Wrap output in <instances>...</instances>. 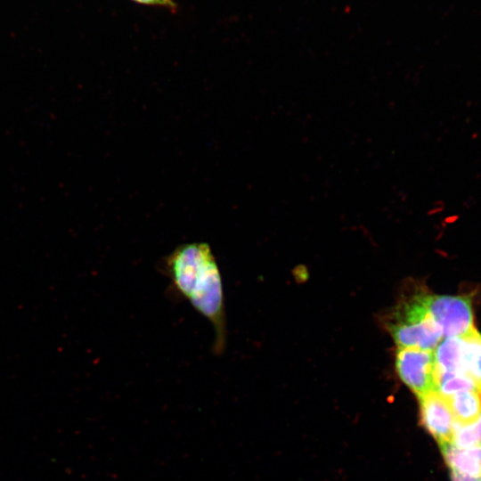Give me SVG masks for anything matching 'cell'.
<instances>
[{
  "instance_id": "6da1fadb",
  "label": "cell",
  "mask_w": 481,
  "mask_h": 481,
  "mask_svg": "<svg viewBox=\"0 0 481 481\" xmlns=\"http://www.w3.org/2000/svg\"><path fill=\"white\" fill-rule=\"evenodd\" d=\"M160 267L177 294L210 322L213 352L223 354L227 339L224 286L210 245L194 241L176 246L164 257Z\"/></svg>"
},
{
  "instance_id": "7a4b0ae2",
  "label": "cell",
  "mask_w": 481,
  "mask_h": 481,
  "mask_svg": "<svg viewBox=\"0 0 481 481\" xmlns=\"http://www.w3.org/2000/svg\"><path fill=\"white\" fill-rule=\"evenodd\" d=\"M387 328L399 347L434 350L443 338L441 329L422 301V294L399 305Z\"/></svg>"
},
{
  "instance_id": "3957f363",
  "label": "cell",
  "mask_w": 481,
  "mask_h": 481,
  "mask_svg": "<svg viewBox=\"0 0 481 481\" xmlns=\"http://www.w3.org/2000/svg\"><path fill=\"white\" fill-rule=\"evenodd\" d=\"M422 301L443 337H463L475 329L469 296L422 294Z\"/></svg>"
},
{
  "instance_id": "277c9868",
  "label": "cell",
  "mask_w": 481,
  "mask_h": 481,
  "mask_svg": "<svg viewBox=\"0 0 481 481\" xmlns=\"http://www.w3.org/2000/svg\"><path fill=\"white\" fill-rule=\"evenodd\" d=\"M395 370L401 380L418 396L436 391V364L434 350L399 347Z\"/></svg>"
},
{
  "instance_id": "5b68a950",
  "label": "cell",
  "mask_w": 481,
  "mask_h": 481,
  "mask_svg": "<svg viewBox=\"0 0 481 481\" xmlns=\"http://www.w3.org/2000/svg\"><path fill=\"white\" fill-rule=\"evenodd\" d=\"M420 420L439 444L452 440L455 419L449 401L437 391L420 397Z\"/></svg>"
},
{
  "instance_id": "8992f818",
  "label": "cell",
  "mask_w": 481,
  "mask_h": 481,
  "mask_svg": "<svg viewBox=\"0 0 481 481\" xmlns=\"http://www.w3.org/2000/svg\"><path fill=\"white\" fill-rule=\"evenodd\" d=\"M440 446L451 471L469 477H481V444L470 448H458L449 442Z\"/></svg>"
},
{
  "instance_id": "52a82bcc",
  "label": "cell",
  "mask_w": 481,
  "mask_h": 481,
  "mask_svg": "<svg viewBox=\"0 0 481 481\" xmlns=\"http://www.w3.org/2000/svg\"><path fill=\"white\" fill-rule=\"evenodd\" d=\"M463 337L445 338L434 350L436 373H464Z\"/></svg>"
},
{
  "instance_id": "ba28073f",
  "label": "cell",
  "mask_w": 481,
  "mask_h": 481,
  "mask_svg": "<svg viewBox=\"0 0 481 481\" xmlns=\"http://www.w3.org/2000/svg\"><path fill=\"white\" fill-rule=\"evenodd\" d=\"M447 399L458 422H472L481 414V390L459 392Z\"/></svg>"
},
{
  "instance_id": "9c48e42d",
  "label": "cell",
  "mask_w": 481,
  "mask_h": 481,
  "mask_svg": "<svg viewBox=\"0 0 481 481\" xmlns=\"http://www.w3.org/2000/svg\"><path fill=\"white\" fill-rule=\"evenodd\" d=\"M463 369L481 387V334L476 328L463 336Z\"/></svg>"
},
{
  "instance_id": "30bf717a",
  "label": "cell",
  "mask_w": 481,
  "mask_h": 481,
  "mask_svg": "<svg viewBox=\"0 0 481 481\" xmlns=\"http://www.w3.org/2000/svg\"><path fill=\"white\" fill-rule=\"evenodd\" d=\"M467 390H481V387L464 373H436V391L443 396L449 398Z\"/></svg>"
},
{
  "instance_id": "8fae6325",
  "label": "cell",
  "mask_w": 481,
  "mask_h": 481,
  "mask_svg": "<svg viewBox=\"0 0 481 481\" xmlns=\"http://www.w3.org/2000/svg\"><path fill=\"white\" fill-rule=\"evenodd\" d=\"M451 443L458 448L481 444V435L476 420L469 423L455 420Z\"/></svg>"
},
{
  "instance_id": "7c38bea8",
  "label": "cell",
  "mask_w": 481,
  "mask_h": 481,
  "mask_svg": "<svg viewBox=\"0 0 481 481\" xmlns=\"http://www.w3.org/2000/svg\"><path fill=\"white\" fill-rule=\"evenodd\" d=\"M139 4L161 7L171 11H175L177 8V4L175 0H131Z\"/></svg>"
},
{
  "instance_id": "4fadbf2b",
  "label": "cell",
  "mask_w": 481,
  "mask_h": 481,
  "mask_svg": "<svg viewBox=\"0 0 481 481\" xmlns=\"http://www.w3.org/2000/svg\"><path fill=\"white\" fill-rule=\"evenodd\" d=\"M452 481H481V477H469L451 471Z\"/></svg>"
}]
</instances>
